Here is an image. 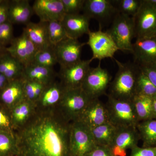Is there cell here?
I'll return each mask as SVG.
<instances>
[{"mask_svg":"<svg viewBox=\"0 0 156 156\" xmlns=\"http://www.w3.org/2000/svg\"><path fill=\"white\" fill-rule=\"evenodd\" d=\"M57 108L36 109L29 119L15 130L20 156H71L70 128Z\"/></svg>","mask_w":156,"mask_h":156,"instance_id":"1","label":"cell"},{"mask_svg":"<svg viewBox=\"0 0 156 156\" xmlns=\"http://www.w3.org/2000/svg\"><path fill=\"white\" fill-rule=\"evenodd\" d=\"M114 59L118 69L114 79L110 84L108 95L120 100L132 101L136 95L139 66L134 62L123 63Z\"/></svg>","mask_w":156,"mask_h":156,"instance_id":"2","label":"cell"},{"mask_svg":"<svg viewBox=\"0 0 156 156\" xmlns=\"http://www.w3.org/2000/svg\"><path fill=\"white\" fill-rule=\"evenodd\" d=\"M92 99L81 87H64L62 97L56 108L63 116L71 122L78 119Z\"/></svg>","mask_w":156,"mask_h":156,"instance_id":"3","label":"cell"},{"mask_svg":"<svg viewBox=\"0 0 156 156\" xmlns=\"http://www.w3.org/2000/svg\"><path fill=\"white\" fill-rule=\"evenodd\" d=\"M106 104L110 122L117 127L136 128L139 122L132 101L120 100L108 95Z\"/></svg>","mask_w":156,"mask_h":156,"instance_id":"4","label":"cell"},{"mask_svg":"<svg viewBox=\"0 0 156 156\" xmlns=\"http://www.w3.org/2000/svg\"><path fill=\"white\" fill-rule=\"evenodd\" d=\"M106 32L109 34L120 50L131 53L134 35L132 17L119 13Z\"/></svg>","mask_w":156,"mask_h":156,"instance_id":"5","label":"cell"},{"mask_svg":"<svg viewBox=\"0 0 156 156\" xmlns=\"http://www.w3.org/2000/svg\"><path fill=\"white\" fill-rule=\"evenodd\" d=\"M83 11L89 19L97 20L101 30L111 25L120 13L112 1L109 0H85Z\"/></svg>","mask_w":156,"mask_h":156,"instance_id":"6","label":"cell"},{"mask_svg":"<svg viewBox=\"0 0 156 156\" xmlns=\"http://www.w3.org/2000/svg\"><path fill=\"white\" fill-rule=\"evenodd\" d=\"M69 139L71 156H85L97 146L91 129L78 121L71 122Z\"/></svg>","mask_w":156,"mask_h":156,"instance_id":"7","label":"cell"},{"mask_svg":"<svg viewBox=\"0 0 156 156\" xmlns=\"http://www.w3.org/2000/svg\"><path fill=\"white\" fill-rule=\"evenodd\" d=\"M132 18L136 39L156 36V8L147 0H141L139 11Z\"/></svg>","mask_w":156,"mask_h":156,"instance_id":"8","label":"cell"},{"mask_svg":"<svg viewBox=\"0 0 156 156\" xmlns=\"http://www.w3.org/2000/svg\"><path fill=\"white\" fill-rule=\"evenodd\" d=\"M112 78L108 71L101 67L99 62L96 67L89 69L81 88L90 98H99L106 93Z\"/></svg>","mask_w":156,"mask_h":156,"instance_id":"9","label":"cell"},{"mask_svg":"<svg viewBox=\"0 0 156 156\" xmlns=\"http://www.w3.org/2000/svg\"><path fill=\"white\" fill-rule=\"evenodd\" d=\"M88 35L89 39L87 44L92 50V60L97 59L101 62L105 58H114L115 53L120 50L109 34L99 30L96 31H90Z\"/></svg>","mask_w":156,"mask_h":156,"instance_id":"10","label":"cell"},{"mask_svg":"<svg viewBox=\"0 0 156 156\" xmlns=\"http://www.w3.org/2000/svg\"><path fill=\"white\" fill-rule=\"evenodd\" d=\"M87 43L67 37L54 46L57 62L60 67L69 66L80 61L82 48Z\"/></svg>","mask_w":156,"mask_h":156,"instance_id":"11","label":"cell"},{"mask_svg":"<svg viewBox=\"0 0 156 156\" xmlns=\"http://www.w3.org/2000/svg\"><path fill=\"white\" fill-rule=\"evenodd\" d=\"M140 137L136 128L117 127L116 134L109 147L114 156H126V151L137 146Z\"/></svg>","mask_w":156,"mask_h":156,"instance_id":"12","label":"cell"},{"mask_svg":"<svg viewBox=\"0 0 156 156\" xmlns=\"http://www.w3.org/2000/svg\"><path fill=\"white\" fill-rule=\"evenodd\" d=\"M76 121L90 129L110 122L106 104L98 98L91 99Z\"/></svg>","mask_w":156,"mask_h":156,"instance_id":"13","label":"cell"},{"mask_svg":"<svg viewBox=\"0 0 156 156\" xmlns=\"http://www.w3.org/2000/svg\"><path fill=\"white\" fill-rule=\"evenodd\" d=\"M7 52L17 59L24 67L33 62L37 49L31 41L25 32L21 35L15 37L9 47H6Z\"/></svg>","mask_w":156,"mask_h":156,"instance_id":"14","label":"cell"},{"mask_svg":"<svg viewBox=\"0 0 156 156\" xmlns=\"http://www.w3.org/2000/svg\"><path fill=\"white\" fill-rule=\"evenodd\" d=\"M92 61L91 58L81 60L72 65L60 67L58 76L62 86L66 88L81 87Z\"/></svg>","mask_w":156,"mask_h":156,"instance_id":"15","label":"cell"},{"mask_svg":"<svg viewBox=\"0 0 156 156\" xmlns=\"http://www.w3.org/2000/svg\"><path fill=\"white\" fill-rule=\"evenodd\" d=\"M32 8L42 22L62 21L66 15L61 0H36Z\"/></svg>","mask_w":156,"mask_h":156,"instance_id":"16","label":"cell"},{"mask_svg":"<svg viewBox=\"0 0 156 156\" xmlns=\"http://www.w3.org/2000/svg\"><path fill=\"white\" fill-rule=\"evenodd\" d=\"M131 53L137 64L156 62V36L136 39L132 44Z\"/></svg>","mask_w":156,"mask_h":156,"instance_id":"17","label":"cell"},{"mask_svg":"<svg viewBox=\"0 0 156 156\" xmlns=\"http://www.w3.org/2000/svg\"><path fill=\"white\" fill-rule=\"evenodd\" d=\"M24 83L25 80L22 77L9 81L0 93V104L11 111L16 105L26 99Z\"/></svg>","mask_w":156,"mask_h":156,"instance_id":"18","label":"cell"},{"mask_svg":"<svg viewBox=\"0 0 156 156\" xmlns=\"http://www.w3.org/2000/svg\"><path fill=\"white\" fill-rule=\"evenodd\" d=\"M64 89L60 82L55 80L45 86L40 97L34 102L35 108L44 110L56 108L61 100Z\"/></svg>","mask_w":156,"mask_h":156,"instance_id":"19","label":"cell"},{"mask_svg":"<svg viewBox=\"0 0 156 156\" xmlns=\"http://www.w3.org/2000/svg\"><path fill=\"white\" fill-rule=\"evenodd\" d=\"M89 20L83 14H66L61 22L68 37L78 39L90 31Z\"/></svg>","mask_w":156,"mask_h":156,"instance_id":"20","label":"cell"},{"mask_svg":"<svg viewBox=\"0 0 156 156\" xmlns=\"http://www.w3.org/2000/svg\"><path fill=\"white\" fill-rule=\"evenodd\" d=\"M23 28L27 35L38 50L52 47L48 37V23L30 22Z\"/></svg>","mask_w":156,"mask_h":156,"instance_id":"21","label":"cell"},{"mask_svg":"<svg viewBox=\"0 0 156 156\" xmlns=\"http://www.w3.org/2000/svg\"><path fill=\"white\" fill-rule=\"evenodd\" d=\"M28 0L10 1L8 20L12 24H27L34 14Z\"/></svg>","mask_w":156,"mask_h":156,"instance_id":"22","label":"cell"},{"mask_svg":"<svg viewBox=\"0 0 156 156\" xmlns=\"http://www.w3.org/2000/svg\"><path fill=\"white\" fill-rule=\"evenodd\" d=\"M56 76L53 69L32 63L24 67L22 77L46 86L55 81Z\"/></svg>","mask_w":156,"mask_h":156,"instance_id":"23","label":"cell"},{"mask_svg":"<svg viewBox=\"0 0 156 156\" xmlns=\"http://www.w3.org/2000/svg\"><path fill=\"white\" fill-rule=\"evenodd\" d=\"M35 110L34 102L27 99L23 100L11 109V119L14 131L27 122Z\"/></svg>","mask_w":156,"mask_h":156,"instance_id":"24","label":"cell"},{"mask_svg":"<svg viewBox=\"0 0 156 156\" xmlns=\"http://www.w3.org/2000/svg\"><path fill=\"white\" fill-rule=\"evenodd\" d=\"M24 66L7 51L0 56V73L9 81L22 77Z\"/></svg>","mask_w":156,"mask_h":156,"instance_id":"25","label":"cell"},{"mask_svg":"<svg viewBox=\"0 0 156 156\" xmlns=\"http://www.w3.org/2000/svg\"><path fill=\"white\" fill-rule=\"evenodd\" d=\"M117 127L108 122L91 129L96 145L109 147L116 134Z\"/></svg>","mask_w":156,"mask_h":156,"instance_id":"26","label":"cell"},{"mask_svg":"<svg viewBox=\"0 0 156 156\" xmlns=\"http://www.w3.org/2000/svg\"><path fill=\"white\" fill-rule=\"evenodd\" d=\"M136 128L143 142V147H156V119L139 122Z\"/></svg>","mask_w":156,"mask_h":156,"instance_id":"27","label":"cell"},{"mask_svg":"<svg viewBox=\"0 0 156 156\" xmlns=\"http://www.w3.org/2000/svg\"><path fill=\"white\" fill-rule=\"evenodd\" d=\"M132 102L139 122L153 119L152 98L136 94Z\"/></svg>","mask_w":156,"mask_h":156,"instance_id":"28","label":"cell"},{"mask_svg":"<svg viewBox=\"0 0 156 156\" xmlns=\"http://www.w3.org/2000/svg\"><path fill=\"white\" fill-rule=\"evenodd\" d=\"M20 154L15 132L0 131V156Z\"/></svg>","mask_w":156,"mask_h":156,"instance_id":"29","label":"cell"},{"mask_svg":"<svg viewBox=\"0 0 156 156\" xmlns=\"http://www.w3.org/2000/svg\"><path fill=\"white\" fill-rule=\"evenodd\" d=\"M34 64L53 69L57 62L54 46L47 49L38 50L34 58Z\"/></svg>","mask_w":156,"mask_h":156,"instance_id":"30","label":"cell"},{"mask_svg":"<svg viewBox=\"0 0 156 156\" xmlns=\"http://www.w3.org/2000/svg\"><path fill=\"white\" fill-rule=\"evenodd\" d=\"M48 32L49 41L53 46L68 37L61 21H53L48 23Z\"/></svg>","mask_w":156,"mask_h":156,"instance_id":"31","label":"cell"},{"mask_svg":"<svg viewBox=\"0 0 156 156\" xmlns=\"http://www.w3.org/2000/svg\"><path fill=\"white\" fill-rule=\"evenodd\" d=\"M136 94L145 95L152 98L156 95V86L140 69L136 81Z\"/></svg>","mask_w":156,"mask_h":156,"instance_id":"32","label":"cell"},{"mask_svg":"<svg viewBox=\"0 0 156 156\" xmlns=\"http://www.w3.org/2000/svg\"><path fill=\"white\" fill-rule=\"evenodd\" d=\"M121 14L133 17L139 11L141 0H119L113 1Z\"/></svg>","mask_w":156,"mask_h":156,"instance_id":"33","label":"cell"},{"mask_svg":"<svg viewBox=\"0 0 156 156\" xmlns=\"http://www.w3.org/2000/svg\"><path fill=\"white\" fill-rule=\"evenodd\" d=\"M13 24L9 20L0 24V44L6 47L14 38Z\"/></svg>","mask_w":156,"mask_h":156,"instance_id":"34","label":"cell"},{"mask_svg":"<svg viewBox=\"0 0 156 156\" xmlns=\"http://www.w3.org/2000/svg\"><path fill=\"white\" fill-rule=\"evenodd\" d=\"M0 131L14 132L11 111L0 104Z\"/></svg>","mask_w":156,"mask_h":156,"instance_id":"35","label":"cell"},{"mask_svg":"<svg viewBox=\"0 0 156 156\" xmlns=\"http://www.w3.org/2000/svg\"><path fill=\"white\" fill-rule=\"evenodd\" d=\"M66 14H80L83 11L85 0H61Z\"/></svg>","mask_w":156,"mask_h":156,"instance_id":"36","label":"cell"},{"mask_svg":"<svg viewBox=\"0 0 156 156\" xmlns=\"http://www.w3.org/2000/svg\"><path fill=\"white\" fill-rule=\"evenodd\" d=\"M138 65L140 70L156 87V62Z\"/></svg>","mask_w":156,"mask_h":156,"instance_id":"37","label":"cell"},{"mask_svg":"<svg viewBox=\"0 0 156 156\" xmlns=\"http://www.w3.org/2000/svg\"><path fill=\"white\" fill-rule=\"evenodd\" d=\"M131 150L130 156H156V147H140L137 146Z\"/></svg>","mask_w":156,"mask_h":156,"instance_id":"38","label":"cell"},{"mask_svg":"<svg viewBox=\"0 0 156 156\" xmlns=\"http://www.w3.org/2000/svg\"><path fill=\"white\" fill-rule=\"evenodd\" d=\"M85 156H114L110 148L106 146L97 145Z\"/></svg>","mask_w":156,"mask_h":156,"instance_id":"39","label":"cell"},{"mask_svg":"<svg viewBox=\"0 0 156 156\" xmlns=\"http://www.w3.org/2000/svg\"><path fill=\"white\" fill-rule=\"evenodd\" d=\"M25 80L24 92L26 99L34 102V90L37 82Z\"/></svg>","mask_w":156,"mask_h":156,"instance_id":"40","label":"cell"},{"mask_svg":"<svg viewBox=\"0 0 156 156\" xmlns=\"http://www.w3.org/2000/svg\"><path fill=\"white\" fill-rule=\"evenodd\" d=\"M9 2L10 1L8 0H2L0 3V24L9 19Z\"/></svg>","mask_w":156,"mask_h":156,"instance_id":"41","label":"cell"},{"mask_svg":"<svg viewBox=\"0 0 156 156\" xmlns=\"http://www.w3.org/2000/svg\"><path fill=\"white\" fill-rule=\"evenodd\" d=\"M9 80L0 73V93L9 83Z\"/></svg>","mask_w":156,"mask_h":156,"instance_id":"42","label":"cell"},{"mask_svg":"<svg viewBox=\"0 0 156 156\" xmlns=\"http://www.w3.org/2000/svg\"><path fill=\"white\" fill-rule=\"evenodd\" d=\"M153 119L156 120V95L152 98Z\"/></svg>","mask_w":156,"mask_h":156,"instance_id":"43","label":"cell"},{"mask_svg":"<svg viewBox=\"0 0 156 156\" xmlns=\"http://www.w3.org/2000/svg\"><path fill=\"white\" fill-rule=\"evenodd\" d=\"M6 47H5V46H3L2 44H0V56L2 55L3 53L6 52Z\"/></svg>","mask_w":156,"mask_h":156,"instance_id":"44","label":"cell"},{"mask_svg":"<svg viewBox=\"0 0 156 156\" xmlns=\"http://www.w3.org/2000/svg\"><path fill=\"white\" fill-rule=\"evenodd\" d=\"M149 3L156 8V0H147Z\"/></svg>","mask_w":156,"mask_h":156,"instance_id":"45","label":"cell"},{"mask_svg":"<svg viewBox=\"0 0 156 156\" xmlns=\"http://www.w3.org/2000/svg\"><path fill=\"white\" fill-rule=\"evenodd\" d=\"M11 156H20V154L19 155H12Z\"/></svg>","mask_w":156,"mask_h":156,"instance_id":"46","label":"cell"},{"mask_svg":"<svg viewBox=\"0 0 156 156\" xmlns=\"http://www.w3.org/2000/svg\"><path fill=\"white\" fill-rule=\"evenodd\" d=\"M2 0H0V3H1V2H2Z\"/></svg>","mask_w":156,"mask_h":156,"instance_id":"47","label":"cell"}]
</instances>
